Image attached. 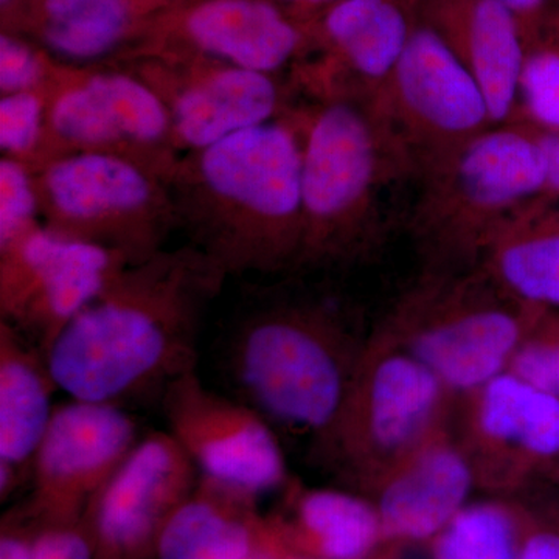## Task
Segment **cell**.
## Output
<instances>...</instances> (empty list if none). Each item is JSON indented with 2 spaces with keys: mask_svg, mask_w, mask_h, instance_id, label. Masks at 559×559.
<instances>
[{
  "mask_svg": "<svg viewBox=\"0 0 559 559\" xmlns=\"http://www.w3.org/2000/svg\"><path fill=\"white\" fill-rule=\"evenodd\" d=\"M227 274L193 246L128 264L47 349L69 399L123 406L197 370L198 337Z\"/></svg>",
  "mask_w": 559,
  "mask_h": 559,
  "instance_id": "cell-1",
  "label": "cell"
},
{
  "mask_svg": "<svg viewBox=\"0 0 559 559\" xmlns=\"http://www.w3.org/2000/svg\"><path fill=\"white\" fill-rule=\"evenodd\" d=\"M304 127L280 116L183 153L168 176L178 229L227 277L300 263Z\"/></svg>",
  "mask_w": 559,
  "mask_h": 559,
  "instance_id": "cell-2",
  "label": "cell"
},
{
  "mask_svg": "<svg viewBox=\"0 0 559 559\" xmlns=\"http://www.w3.org/2000/svg\"><path fill=\"white\" fill-rule=\"evenodd\" d=\"M362 347L334 308L267 305L235 326L227 371L238 400L275 430L320 443L340 417Z\"/></svg>",
  "mask_w": 559,
  "mask_h": 559,
  "instance_id": "cell-3",
  "label": "cell"
},
{
  "mask_svg": "<svg viewBox=\"0 0 559 559\" xmlns=\"http://www.w3.org/2000/svg\"><path fill=\"white\" fill-rule=\"evenodd\" d=\"M40 221L66 237L139 263L165 249L178 229L168 180L108 153H70L33 168Z\"/></svg>",
  "mask_w": 559,
  "mask_h": 559,
  "instance_id": "cell-4",
  "label": "cell"
},
{
  "mask_svg": "<svg viewBox=\"0 0 559 559\" xmlns=\"http://www.w3.org/2000/svg\"><path fill=\"white\" fill-rule=\"evenodd\" d=\"M451 396L384 330L364 345L340 417L320 447L371 489L396 462L447 430Z\"/></svg>",
  "mask_w": 559,
  "mask_h": 559,
  "instance_id": "cell-5",
  "label": "cell"
},
{
  "mask_svg": "<svg viewBox=\"0 0 559 559\" xmlns=\"http://www.w3.org/2000/svg\"><path fill=\"white\" fill-rule=\"evenodd\" d=\"M388 128L374 108L330 95L305 120L300 263L345 259L358 249L381 180Z\"/></svg>",
  "mask_w": 559,
  "mask_h": 559,
  "instance_id": "cell-6",
  "label": "cell"
},
{
  "mask_svg": "<svg viewBox=\"0 0 559 559\" xmlns=\"http://www.w3.org/2000/svg\"><path fill=\"white\" fill-rule=\"evenodd\" d=\"M538 308L491 282L429 283L404 301L388 331L451 395L476 392L509 369Z\"/></svg>",
  "mask_w": 559,
  "mask_h": 559,
  "instance_id": "cell-7",
  "label": "cell"
},
{
  "mask_svg": "<svg viewBox=\"0 0 559 559\" xmlns=\"http://www.w3.org/2000/svg\"><path fill=\"white\" fill-rule=\"evenodd\" d=\"M430 173L419 223L454 250H485L507 221L546 191L539 132L496 124L463 143Z\"/></svg>",
  "mask_w": 559,
  "mask_h": 559,
  "instance_id": "cell-8",
  "label": "cell"
},
{
  "mask_svg": "<svg viewBox=\"0 0 559 559\" xmlns=\"http://www.w3.org/2000/svg\"><path fill=\"white\" fill-rule=\"evenodd\" d=\"M84 151L138 160L167 180L182 156L167 106L142 76L60 64L49 86L46 143L33 168Z\"/></svg>",
  "mask_w": 559,
  "mask_h": 559,
  "instance_id": "cell-9",
  "label": "cell"
},
{
  "mask_svg": "<svg viewBox=\"0 0 559 559\" xmlns=\"http://www.w3.org/2000/svg\"><path fill=\"white\" fill-rule=\"evenodd\" d=\"M374 102L389 134L403 135L428 170L495 127L479 83L432 28L411 33L403 57Z\"/></svg>",
  "mask_w": 559,
  "mask_h": 559,
  "instance_id": "cell-10",
  "label": "cell"
},
{
  "mask_svg": "<svg viewBox=\"0 0 559 559\" xmlns=\"http://www.w3.org/2000/svg\"><path fill=\"white\" fill-rule=\"evenodd\" d=\"M128 261L40 224L0 249V318L47 353Z\"/></svg>",
  "mask_w": 559,
  "mask_h": 559,
  "instance_id": "cell-11",
  "label": "cell"
},
{
  "mask_svg": "<svg viewBox=\"0 0 559 559\" xmlns=\"http://www.w3.org/2000/svg\"><path fill=\"white\" fill-rule=\"evenodd\" d=\"M162 403L167 432L202 477L257 499L289 484L274 426L245 401L213 392L197 370L171 382Z\"/></svg>",
  "mask_w": 559,
  "mask_h": 559,
  "instance_id": "cell-12",
  "label": "cell"
},
{
  "mask_svg": "<svg viewBox=\"0 0 559 559\" xmlns=\"http://www.w3.org/2000/svg\"><path fill=\"white\" fill-rule=\"evenodd\" d=\"M140 439L123 406L75 399L57 404L33 459L25 503L40 522L81 520Z\"/></svg>",
  "mask_w": 559,
  "mask_h": 559,
  "instance_id": "cell-13",
  "label": "cell"
},
{
  "mask_svg": "<svg viewBox=\"0 0 559 559\" xmlns=\"http://www.w3.org/2000/svg\"><path fill=\"white\" fill-rule=\"evenodd\" d=\"M200 477L167 430L142 437L84 511L92 559H156L165 525Z\"/></svg>",
  "mask_w": 559,
  "mask_h": 559,
  "instance_id": "cell-14",
  "label": "cell"
},
{
  "mask_svg": "<svg viewBox=\"0 0 559 559\" xmlns=\"http://www.w3.org/2000/svg\"><path fill=\"white\" fill-rule=\"evenodd\" d=\"M135 73L167 106L180 154L277 119L283 106L275 75L255 70L178 57Z\"/></svg>",
  "mask_w": 559,
  "mask_h": 559,
  "instance_id": "cell-15",
  "label": "cell"
},
{
  "mask_svg": "<svg viewBox=\"0 0 559 559\" xmlns=\"http://www.w3.org/2000/svg\"><path fill=\"white\" fill-rule=\"evenodd\" d=\"M459 444L476 485L516 488L559 457V399L506 371L466 396Z\"/></svg>",
  "mask_w": 559,
  "mask_h": 559,
  "instance_id": "cell-16",
  "label": "cell"
},
{
  "mask_svg": "<svg viewBox=\"0 0 559 559\" xmlns=\"http://www.w3.org/2000/svg\"><path fill=\"white\" fill-rule=\"evenodd\" d=\"M474 485L468 459L448 429L419 444L371 487L385 543L433 540L466 506Z\"/></svg>",
  "mask_w": 559,
  "mask_h": 559,
  "instance_id": "cell-17",
  "label": "cell"
},
{
  "mask_svg": "<svg viewBox=\"0 0 559 559\" xmlns=\"http://www.w3.org/2000/svg\"><path fill=\"white\" fill-rule=\"evenodd\" d=\"M58 389L46 353L0 320V499L31 484Z\"/></svg>",
  "mask_w": 559,
  "mask_h": 559,
  "instance_id": "cell-18",
  "label": "cell"
},
{
  "mask_svg": "<svg viewBox=\"0 0 559 559\" xmlns=\"http://www.w3.org/2000/svg\"><path fill=\"white\" fill-rule=\"evenodd\" d=\"M266 520L290 557L371 559L385 543L374 503L341 489L288 484L282 507Z\"/></svg>",
  "mask_w": 559,
  "mask_h": 559,
  "instance_id": "cell-19",
  "label": "cell"
},
{
  "mask_svg": "<svg viewBox=\"0 0 559 559\" xmlns=\"http://www.w3.org/2000/svg\"><path fill=\"white\" fill-rule=\"evenodd\" d=\"M187 57L275 75L300 46V33L267 0H204L183 14Z\"/></svg>",
  "mask_w": 559,
  "mask_h": 559,
  "instance_id": "cell-20",
  "label": "cell"
},
{
  "mask_svg": "<svg viewBox=\"0 0 559 559\" xmlns=\"http://www.w3.org/2000/svg\"><path fill=\"white\" fill-rule=\"evenodd\" d=\"M257 498L200 477L162 532L156 559H252L282 555Z\"/></svg>",
  "mask_w": 559,
  "mask_h": 559,
  "instance_id": "cell-21",
  "label": "cell"
},
{
  "mask_svg": "<svg viewBox=\"0 0 559 559\" xmlns=\"http://www.w3.org/2000/svg\"><path fill=\"white\" fill-rule=\"evenodd\" d=\"M528 210L516 213L489 240L488 277L527 307H559V221Z\"/></svg>",
  "mask_w": 559,
  "mask_h": 559,
  "instance_id": "cell-22",
  "label": "cell"
},
{
  "mask_svg": "<svg viewBox=\"0 0 559 559\" xmlns=\"http://www.w3.org/2000/svg\"><path fill=\"white\" fill-rule=\"evenodd\" d=\"M463 49L455 51L487 98L492 124L518 116L525 49L518 16L502 0H474L466 16Z\"/></svg>",
  "mask_w": 559,
  "mask_h": 559,
  "instance_id": "cell-23",
  "label": "cell"
},
{
  "mask_svg": "<svg viewBox=\"0 0 559 559\" xmlns=\"http://www.w3.org/2000/svg\"><path fill=\"white\" fill-rule=\"evenodd\" d=\"M134 24V0H40L35 33L58 64L92 68L123 46Z\"/></svg>",
  "mask_w": 559,
  "mask_h": 559,
  "instance_id": "cell-24",
  "label": "cell"
},
{
  "mask_svg": "<svg viewBox=\"0 0 559 559\" xmlns=\"http://www.w3.org/2000/svg\"><path fill=\"white\" fill-rule=\"evenodd\" d=\"M323 25L342 60L374 94L392 75L412 33L392 0H340Z\"/></svg>",
  "mask_w": 559,
  "mask_h": 559,
  "instance_id": "cell-25",
  "label": "cell"
},
{
  "mask_svg": "<svg viewBox=\"0 0 559 559\" xmlns=\"http://www.w3.org/2000/svg\"><path fill=\"white\" fill-rule=\"evenodd\" d=\"M524 521L502 502L465 506L433 538V559H520Z\"/></svg>",
  "mask_w": 559,
  "mask_h": 559,
  "instance_id": "cell-26",
  "label": "cell"
},
{
  "mask_svg": "<svg viewBox=\"0 0 559 559\" xmlns=\"http://www.w3.org/2000/svg\"><path fill=\"white\" fill-rule=\"evenodd\" d=\"M49 86L0 97L2 157L24 162L31 168L38 164L46 143Z\"/></svg>",
  "mask_w": 559,
  "mask_h": 559,
  "instance_id": "cell-27",
  "label": "cell"
},
{
  "mask_svg": "<svg viewBox=\"0 0 559 559\" xmlns=\"http://www.w3.org/2000/svg\"><path fill=\"white\" fill-rule=\"evenodd\" d=\"M557 33L554 43L525 51L520 83L518 112L544 132H559V27Z\"/></svg>",
  "mask_w": 559,
  "mask_h": 559,
  "instance_id": "cell-28",
  "label": "cell"
},
{
  "mask_svg": "<svg viewBox=\"0 0 559 559\" xmlns=\"http://www.w3.org/2000/svg\"><path fill=\"white\" fill-rule=\"evenodd\" d=\"M43 224L35 173L24 162L0 159V249Z\"/></svg>",
  "mask_w": 559,
  "mask_h": 559,
  "instance_id": "cell-29",
  "label": "cell"
},
{
  "mask_svg": "<svg viewBox=\"0 0 559 559\" xmlns=\"http://www.w3.org/2000/svg\"><path fill=\"white\" fill-rule=\"evenodd\" d=\"M539 311L525 331L507 371L559 399V322L544 320Z\"/></svg>",
  "mask_w": 559,
  "mask_h": 559,
  "instance_id": "cell-30",
  "label": "cell"
},
{
  "mask_svg": "<svg viewBox=\"0 0 559 559\" xmlns=\"http://www.w3.org/2000/svg\"><path fill=\"white\" fill-rule=\"evenodd\" d=\"M57 61L11 33L0 36V97L46 90L57 73Z\"/></svg>",
  "mask_w": 559,
  "mask_h": 559,
  "instance_id": "cell-31",
  "label": "cell"
},
{
  "mask_svg": "<svg viewBox=\"0 0 559 559\" xmlns=\"http://www.w3.org/2000/svg\"><path fill=\"white\" fill-rule=\"evenodd\" d=\"M35 559H92L90 535L79 521L43 522Z\"/></svg>",
  "mask_w": 559,
  "mask_h": 559,
  "instance_id": "cell-32",
  "label": "cell"
},
{
  "mask_svg": "<svg viewBox=\"0 0 559 559\" xmlns=\"http://www.w3.org/2000/svg\"><path fill=\"white\" fill-rule=\"evenodd\" d=\"M40 525L27 503L10 510L0 524V559H35Z\"/></svg>",
  "mask_w": 559,
  "mask_h": 559,
  "instance_id": "cell-33",
  "label": "cell"
},
{
  "mask_svg": "<svg viewBox=\"0 0 559 559\" xmlns=\"http://www.w3.org/2000/svg\"><path fill=\"white\" fill-rule=\"evenodd\" d=\"M520 559H559V533L530 528L524 522Z\"/></svg>",
  "mask_w": 559,
  "mask_h": 559,
  "instance_id": "cell-34",
  "label": "cell"
},
{
  "mask_svg": "<svg viewBox=\"0 0 559 559\" xmlns=\"http://www.w3.org/2000/svg\"><path fill=\"white\" fill-rule=\"evenodd\" d=\"M538 132L546 160V191L559 194V132Z\"/></svg>",
  "mask_w": 559,
  "mask_h": 559,
  "instance_id": "cell-35",
  "label": "cell"
},
{
  "mask_svg": "<svg viewBox=\"0 0 559 559\" xmlns=\"http://www.w3.org/2000/svg\"><path fill=\"white\" fill-rule=\"evenodd\" d=\"M516 16H532L546 9L549 0H502Z\"/></svg>",
  "mask_w": 559,
  "mask_h": 559,
  "instance_id": "cell-36",
  "label": "cell"
},
{
  "mask_svg": "<svg viewBox=\"0 0 559 559\" xmlns=\"http://www.w3.org/2000/svg\"><path fill=\"white\" fill-rule=\"evenodd\" d=\"M285 2L304 3V5H320V3H337L340 0H285Z\"/></svg>",
  "mask_w": 559,
  "mask_h": 559,
  "instance_id": "cell-37",
  "label": "cell"
},
{
  "mask_svg": "<svg viewBox=\"0 0 559 559\" xmlns=\"http://www.w3.org/2000/svg\"><path fill=\"white\" fill-rule=\"evenodd\" d=\"M282 557V555H275V554H267V555H261V557L252 558V559H278Z\"/></svg>",
  "mask_w": 559,
  "mask_h": 559,
  "instance_id": "cell-38",
  "label": "cell"
},
{
  "mask_svg": "<svg viewBox=\"0 0 559 559\" xmlns=\"http://www.w3.org/2000/svg\"><path fill=\"white\" fill-rule=\"evenodd\" d=\"M278 559H310V558H300V557H290V555H282Z\"/></svg>",
  "mask_w": 559,
  "mask_h": 559,
  "instance_id": "cell-39",
  "label": "cell"
},
{
  "mask_svg": "<svg viewBox=\"0 0 559 559\" xmlns=\"http://www.w3.org/2000/svg\"><path fill=\"white\" fill-rule=\"evenodd\" d=\"M10 0H2V3H9Z\"/></svg>",
  "mask_w": 559,
  "mask_h": 559,
  "instance_id": "cell-40",
  "label": "cell"
}]
</instances>
